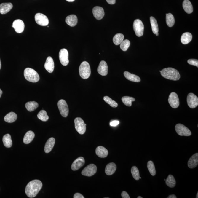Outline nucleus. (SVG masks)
<instances>
[{"label": "nucleus", "mask_w": 198, "mask_h": 198, "mask_svg": "<svg viewBox=\"0 0 198 198\" xmlns=\"http://www.w3.org/2000/svg\"><path fill=\"white\" fill-rule=\"evenodd\" d=\"M42 183L39 180H32L27 184L25 192L27 196L29 198L36 197L42 187Z\"/></svg>", "instance_id": "1"}, {"label": "nucleus", "mask_w": 198, "mask_h": 198, "mask_svg": "<svg viewBox=\"0 0 198 198\" xmlns=\"http://www.w3.org/2000/svg\"><path fill=\"white\" fill-rule=\"evenodd\" d=\"M160 72L162 76L167 79L177 81L181 78L178 71L172 68H165L162 69Z\"/></svg>", "instance_id": "2"}, {"label": "nucleus", "mask_w": 198, "mask_h": 198, "mask_svg": "<svg viewBox=\"0 0 198 198\" xmlns=\"http://www.w3.org/2000/svg\"><path fill=\"white\" fill-rule=\"evenodd\" d=\"M25 78L29 82L36 83L39 80L40 77L38 73L33 69L27 68L24 71Z\"/></svg>", "instance_id": "3"}, {"label": "nucleus", "mask_w": 198, "mask_h": 198, "mask_svg": "<svg viewBox=\"0 0 198 198\" xmlns=\"http://www.w3.org/2000/svg\"><path fill=\"white\" fill-rule=\"evenodd\" d=\"M79 73L80 77L84 79L89 78L91 71L89 63L86 61H83L81 63L79 68Z\"/></svg>", "instance_id": "4"}, {"label": "nucleus", "mask_w": 198, "mask_h": 198, "mask_svg": "<svg viewBox=\"0 0 198 198\" xmlns=\"http://www.w3.org/2000/svg\"><path fill=\"white\" fill-rule=\"evenodd\" d=\"M76 130L79 134L83 135L86 131V124L84 121L80 117H77L74 120Z\"/></svg>", "instance_id": "5"}, {"label": "nucleus", "mask_w": 198, "mask_h": 198, "mask_svg": "<svg viewBox=\"0 0 198 198\" xmlns=\"http://www.w3.org/2000/svg\"><path fill=\"white\" fill-rule=\"evenodd\" d=\"M133 29L137 36L141 37L143 35L144 27L143 23L140 20L136 19L134 21Z\"/></svg>", "instance_id": "6"}, {"label": "nucleus", "mask_w": 198, "mask_h": 198, "mask_svg": "<svg viewBox=\"0 0 198 198\" xmlns=\"http://www.w3.org/2000/svg\"><path fill=\"white\" fill-rule=\"evenodd\" d=\"M57 106L59 110L60 114L63 117H66L69 114V108L66 100H61L57 103Z\"/></svg>", "instance_id": "7"}, {"label": "nucleus", "mask_w": 198, "mask_h": 198, "mask_svg": "<svg viewBox=\"0 0 198 198\" xmlns=\"http://www.w3.org/2000/svg\"><path fill=\"white\" fill-rule=\"evenodd\" d=\"M176 132L179 135L181 136H190L191 135L190 130L184 125L178 124L175 127Z\"/></svg>", "instance_id": "8"}, {"label": "nucleus", "mask_w": 198, "mask_h": 198, "mask_svg": "<svg viewBox=\"0 0 198 198\" xmlns=\"http://www.w3.org/2000/svg\"><path fill=\"white\" fill-rule=\"evenodd\" d=\"M97 171V166L94 164H92L87 165L83 170L82 174L87 177H92L96 173Z\"/></svg>", "instance_id": "9"}, {"label": "nucleus", "mask_w": 198, "mask_h": 198, "mask_svg": "<svg viewBox=\"0 0 198 198\" xmlns=\"http://www.w3.org/2000/svg\"><path fill=\"white\" fill-rule=\"evenodd\" d=\"M35 20L37 24L42 26H47L49 24V20L47 17L41 13L36 14L35 17Z\"/></svg>", "instance_id": "10"}, {"label": "nucleus", "mask_w": 198, "mask_h": 198, "mask_svg": "<svg viewBox=\"0 0 198 198\" xmlns=\"http://www.w3.org/2000/svg\"><path fill=\"white\" fill-rule=\"evenodd\" d=\"M187 101L188 106L191 109H194L198 106V97L193 93H190L188 94Z\"/></svg>", "instance_id": "11"}, {"label": "nucleus", "mask_w": 198, "mask_h": 198, "mask_svg": "<svg viewBox=\"0 0 198 198\" xmlns=\"http://www.w3.org/2000/svg\"><path fill=\"white\" fill-rule=\"evenodd\" d=\"M168 103L172 108L176 109L179 106V100L178 96L175 92L170 94L168 99Z\"/></svg>", "instance_id": "12"}, {"label": "nucleus", "mask_w": 198, "mask_h": 198, "mask_svg": "<svg viewBox=\"0 0 198 198\" xmlns=\"http://www.w3.org/2000/svg\"><path fill=\"white\" fill-rule=\"evenodd\" d=\"M69 54L67 50L63 49L60 50L59 55L60 63L64 66H67L69 64Z\"/></svg>", "instance_id": "13"}, {"label": "nucleus", "mask_w": 198, "mask_h": 198, "mask_svg": "<svg viewBox=\"0 0 198 198\" xmlns=\"http://www.w3.org/2000/svg\"><path fill=\"white\" fill-rule=\"evenodd\" d=\"M12 27L14 28L15 31L17 33H21L24 30V23L21 20H16L13 22Z\"/></svg>", "instance_id": "14"}, {"label": "nucleus", "mask_w": 198, "mask_h": 198, "mask_svg": "<svg viewBox=\"0 0 198 198\" xmlns=\"http://www.w3.org/2000/svg\"><path fill=\"white\" fill-rule=\"evenodd\" d=\"M92 13L94 17L98 20L102 19L105 15L103 8L100 7H94L92 9Z\"/></svg>", "instance_id": "15"}, {"label": "nucleus", "mask_w": 198, "mask_h": 198, "mask_svg": "<svg viewBox=\"0 0 198 198\" xmlns=\"http://www.w3.org/2000/svg\"><path fill=\"white\" fill-rule=\"evenodd\" d=\"M85 164L84 157H80L74 161L72 164L71 168L73 171H76L83 167Z\"/></svg>", "instance_id": "16"}, {"label": "nucleus", "mask_w": 198, "mask_h": 198, "mask_svg": "<svg viewBox=\"0 0 198 198\" xmlns=\"http://www.w3.org/2000/svg\"><path fill=\"white\" fill-rule=\"evenodd\" d=\"M97 72L100 75L103 76L107 75L108 72V66L106 61H100L97 68Z\"/></svg>", "instance_id": "17"}, {"label": "nucleus", "mask_w": 198, "mask_h": 198, "mask_svg": "<svg viewBox=\"0 0 198 198\" xmlns=\"http://www.w3.org/2000/svg\"><path fill=\"white\" fill-rule=\"evenodd\" d=\"M45 68L49 73H52L55 68V63L52 57H47L44 64Z\"/></svg>", "instance_id": "18"}, {"label": "nucleus", "mask_w": 198, "mask_h": 198, "mask_svg": "<svg viewBox=\"0 0 198 198\" xmlns=\"http://www.w3.org/2000/svg\"><path fill=\"white\" fill-rule=\"evenodd\" d=\"M13 7V4L12 3H2L0 4V13L2 15L5 14L10 12Z\"/></svg>", "instance_id": "19"}, {"label": "nucleus", "mask_w": 198, "mask_h": 198, "mask_svg": "<svg viewBox=\"0 0 198 198\" xmlns=\"http://www.w3.org/2000/svg\"><path fill=\"white\" fill-rule=\"evenodd\" d=\"M198 165V154H196L190 158L188 163L189 168L193 169L197 167Z\"/></svg>", "instance_id": "20"}, {"label": "nucleus", "mask_w": 198, "mask_h": 198, "mask_svg": "<svg viewBox=\"0 0 198 198\" xmlns=\"http://www.w3.org/2000/svg\"><path fill=\"white\" fill-rule=\"evenodd\" d=\"M78 19L76 15H72L66 17V22L68 25L74 27L78 23Z\"/></svg>", "instance_id": "21"}, {"label": "nucleus", "mask_w": 198, "mask_h": 198, "mask_svg": "<svg viewBox=\"0 0 198 198\" xmlns=\"http://www.w3.org/2000/svg\"><path fill=\"white\" fill-rule=\"evenodd\" d=\"M96 154L100 158H105L107 157L108 154V150L102 146H99L96 148Z\"/></svg>", "instance_id": "22"}, {"label": "nucleus", "mask_w": 198, "mask_h": 198, "mask_svg": "<svg viewBox=\"0 0 198 198\" xmlns=\"http://www.w3.org/2000/svg\"><path fill=\"white\" fill-rule=\"evenodd\" d=\"M55 143V139L54 138H50L46 143L44 147V151L46 153L50 152L53 148Z\"/></svg>", "instance_id": "23"}, {"label": "nucleus", "mask_w": 198, "mask_h": 198, "mask_svg": "<svg viewBox=\"0 0 198 198\" xmlns=\"http://www.w3.org/2000/svg\"><path fill=\"white\" fill-rule=\"evenodd\" d=\"M124 75L125 78L130 81L137 83L140 82V77L137 75L131 74L127 71H125L124 73Z\"/></svg>", "instance_id": "24"}, {"label": "nucleus", "mask_w": 198, "mask_h": 198, "mask_svg": "<svg viewBox=\"0 0 198 198\" xmlns=\"http://www.w3.org/2000/svg\"><path fill=\"white\" fill-rule=\"evenodd\" d=\"M116 169V165L115 163H110L107 165L106 169H105V172H106L107 175H112L115 173Z\"/></svg>", "instance_id": "25"}, {"label": "nucleus", "mask_w": 198, "mask_h": 198, "mask_svg": "<svg viewBox=\"0 0 198 198\" xmlns=\"http://www.w3.org/2000/svg\"><path fill=\"white\" fill-rule=\"evenodd\" d=\"M35 136L34 133L33 131H28L23 138V142L26 144L31 143L34 138Z\"/></svg>", "instance_id": "26"}, {"label": "nucleus", "mask_w": 198, "mask_h": 198, "mask_svg": "<svg viewBox=\"0 0 198 198\" xmlns=\"http://www.w3.org/2000/svg\"><path fill=\"white\" fill-rule=\"evenodd\" d=\"M192 39V35L189 32H185L182 34L181 37V41L182 44H188Z\"/></svg>", "instance_id": "27"}, {"label": "nucleus", "mask_w": 198, "mask_h": 198, "mask_svg": "<svg viewBox=\"0 0 198 198\" xmlns=\"http://www.w3.org/2000/svg\"><path fill=\"white\" fill-rule=\"evenodd\" d=\"M183 7L185 11L188 14H191L193 12L192 5L189 0H184L183 2Z\"/></svg>", "instance_id": "28"}, {"label": "nucleus", "mask_w": 198, "mask_h": 198, "mask_svg": "<svg viewBox=\"0 0 198 198\" xmlns=\"http://www.w3.org/2000/svg\"><path fill=\"white\" fill-rule=\"evenodd\" d=\"M17 118V116L15 112H10L5 116L4 117V120L8 123H13L15 121Z\"/></svg>", "instance_id": "29"}, {"label": "nucleus", "mask_w": 198, "mask_h": 198, "mask_svg": "<svg viewBox=\"0 0 198 198\" xmlns=\"http://www.w3.org/2000/svg\"><path fill=\"white\" fill-rule=\"evenodd\" d=\"M3 142L4 146L7 148H10L12 146V140L10 134L5 135L3 138Z\"/></svg>", "instance_id": "30"}, {"label": "nucleus", "mask_w": 198, "mask_h": 198, "mask_svg": "<svg viewBox=\"0 0 198 198\" xmlns=\"http://www.w3.org/2000/svg\"><path fill=\"white\" fill-rule=\"evenodd\" d=\"M150 19L152 32L156 35V33H159L158 25L157 21L154 17L152 16L150 17Z\"/></svg>", "instance_id": "31"}, {"label": "nucleus", "mask_w": 198, "mask_h": 198, "mask_svg": "<svg viewBox=\"0 0 198 198\" xmlns=\"http://www.w3.org/2000/svg\"><path fill=\"white\" fill-rule=\"evenodd\" d=\"M39 106V104L37 102L30 101L27 102L25 104V107L29 112H32L36 109Z\"/></svg>", "instance_id": "32"}, {"label": "nucleus", "mask_w": 198, "mask_h": 198, "mask_svg": "<svg viewBox=\"0 0 198 198\" xmlns=\"http://www.w3.org/2000/svg\"><path fill=\"white\" fill-rule=\"evenodd\" d=\"M167 186L170 188H173L175 186L176 182L174 176L171 175H169L167 178L165 180Z\"/></svg>", "instance_id": "33"}, {"label": "nucleus", "mask_w": 198, "mask_h": 198, "mask_svg": "<svg viewBox=\"0 0 198 198\" xmlns=\"http://www.w3.org/2000/svg\"><path fill=\"white\" fill-rule=\"evenodd\" d=\"M124 39V36L122 33H117L114 37V43L116 45H119L121 43Z\"/></svg>", "instance_id": "34"}, {"label": "nucleus", "mask_w": 198, "mask_h": 198, "mask_svg": "<svg viewBox=\"0 0 198 198\" xmlns=\"http://www.w3.org/2000/svg\"><path fill=\"white\" fill-rule=\"evenodd\" d=\"M166 21L167 25L170 27L174 26L175 20L173 15L171 13L166 14Z\"/></svg>", "instance_id": "35"}, {"label": "nucleus", "mask_w": 198, "mask_h": 198, "mask_svg": "<svg viewBox=\"0 0 198 198\" xmlns=\"http://www.w3.org/2000/svg\"><path fill=\"white\" fill-rule=\"evenodd\" d=\"M122 101L125 105L127 106H131L132 102L135 101V100L133 97L129 96H124L122 98Z\"/></svg>", "instance_id": "36"}, {"label": "nucleus", "mask_w": 198, "mask_h": 198, "mask_svg": "<svg viewBox=\"0 0 198 198\" xmlns=\"http://www.w3.org/2000/svg\"><path fill=\"white\" fill-rule=\"evenodd\" d=\"M37 116L39 119L43 122L47 121L49 120V117L48 116L47 112L44 110H42L39 112Z\"/></svg>", "instance_id": "37"}, {"label": "nucleus", "mask_w": 198, "mask_h": 198, "mask_svg": "<svg viewBox=\"0 0 198 198\" xmlns=\"http://www.w3.org/2000/svg\"><path fill=\"white\" fill-rule=\"evenodd\" d=\"M148 168L150 174L153 176H155L156 174V171L154 164L152 161H149L148 163Z\"/></svg>", "instance_id": "38"}, {"label": "nucleus", "mask_w": 198, "mask_h": 198, "mask_svg": "<svg viewBox=\"0 0 198 198\" xmlns=\"http://www.w3.org/2000/svg\"><path fill=\"white\" fill-rule=\"evenodd\" d=\"M131 173L133 177L136 180L140 179V174L138 168L136 166H133L131 168Z\"/></svg>", "instance_id": "39"}, {"label": "nucleus", "mask_w": 198, "mask_h": 198, "mask_svg": "<svg viewBox=\"0 0 198 198\" xmlns=\"http://www.w3.org/2000/svg\"><path fill=\"white\" fill-rule=\"evenodd\" d=\"M103 100L106 103L109 104L113 108H116L118 106V104L114 100H112V99L108 96H105L103 97Z\"/></svg>", "instance_id": "40"}, {"label": "nucleus", "mask_w": 198, "mask_h": 198, "mask_svg": "<svg viewBox=\"0 0 198 198\" xmlns=\"http://www.w3.org/2000/svg\"><path fill=\"white\" fill-rule=\"evenodd\" d=\"M120 49L123 51H126L130 45V42L127 39L124 40L120 44Z\"/></svg>", "instance_id": "41"}, {"label": "nucleus", "mask_w": 198, "mask_h": 198, "mask_svg": "<svg viewBox=\"0 0 198 198\" xmlns=\"http://www.w3.org/2000/svg\"><path fill=\"white\" fill-rule=\"evenodd\" d=\"M188 63L189 64L194 66L198 67V60L194 59H191L188 60Z\"/></svg>", "instance_id": "42"}, {"label": "nucleus", "mask_w": 198, "mask_h": 198, "mask_svg": "<svg viewBox=\"0 0 198 198\" xmlns=\"http://www.w3.org/2000/svg\"><path fill=\"white\" fill-rule=\"evenodd\" d=\"M119 122L118 120H114L111 122L110 123V125L111 126L115 127L117 126L119 124Z\"/></svg>", "instance_id": "43"}, {"label": "nucleus", "mask_w": 198, "mask_h": 198, "mask_svg": "<svg viewBox=\"0 0 198 198\" xmlns=\"http://www.w3.org/2000/svg\"><path fill=\"white\" fill-rule=\"evenodd\" d=\"M122 197L123 198H130L129 195L127 192L123 191L122 193Z\"/></svg>", "instance_id": "44"}, {"label": "nucleus", "mask_w": 198, "mask_h": 198, "mask_svg": "<svg viewBox=\"0 0 198 198\" xmlns=\"http://www.w3.org/2000/svg\"><path fill=\"white\" fill-rule=\"evenodd\" d=\"M74 198H84V197L80 193H75L74 196Z\"/></svg>", "instance_id": "45"}, {"label": "nucleus", "mask_w": 198, "mask_h": 198, "mask_svg": "<svg viewBox=\"0 0 198 198\" xmlns=\"http://www.w3.org/2000/svg\"><path fill=\"white\" fill-rule=\"evenodd\" d=\"M107 2L110 4H115L116 0H106Z\"/></svg>", "instance_id": "46"}, {"label": "nucleus", "mask_w": 198, "mask_h": 198, "mask_svg": "<svg viewBox=\"0 0 198 198\" xmlns=\"http://www.w3.org/2000/svg\"><path fill=\"white\" fill-rule=\"evenodd\" d=\"M168 198H177V197H176V196L174 194H172L171 195L168 196Z\"/></svg>", "instance_id": "47"}, {"label": "nucleus", "mask_w": 198, "mask_h": 198, "mask_svg": "<svg viewBox=\"0 0 198 198\" xmlns=\"http://www.w3.org/2000/svg\"><path fill=\"white\" fill-rule=\"evenodd\" d=\"M2 90H1V89H0V98L1 97V95H2Z\"/></svg>", "instance_id": "48"}, {"label": "nucleus", "mask_w": 198, "mask_h": 198, "mask_svg": "<svg viewBox=\"0 0 198 198\" xmlns=\"http://www.w3.org/2000/svg\"><path fill=\"white\" fill-rule=\"evenodd\" d=\"M66 1H68V2H73L75 1V0H66Z\"/></svg>", "instance_id": "49"}, {"label": "nucleus", "mask_w": 198, "mask_h": 198, "mask_svg": "<svg viewBox=\"0 0 198 198\" xmlns=\"http://www.w3.org/2000/svg\"><path fill=\"white\" fill-rule=\"evenodd\" d=\"M1 59H0V69H1Z\"/></svg>", "instance_id": "50"}, {"label": "nucleus", "mask_w": 198, "mask_h": 198, "mask_svg": "<svg viewBox=\"0 0 198 198\" xmlns=\"http://www.w3.org/2000/svg\"><path fill=\"white\" fill-rule=\"evenodd\" d=\"M196 198H198V193L197 192V195H196Z\"/></svg>", "instance_id": "51"}, {"label": "nucleus", "mask_w": 198, "mask_h": 198, "mask_svg": "<svg viewBox=\"0 0 198 198\" xmlns=\"http://www.w3.org/2000/svg\"><path fill=\"white\" fill-rule=\"evenodd\" d=\"M137 198H143V197H141V196H139L137 197Z\"/></svg>", "instance_id": "52"}, {"label": "nucleus", "mask_w": 198, "mask_h": 198, "mask_svg": "<svg viewBox=\"0 0 198 198\" xmlns=\"http://www.w3.org/2000/svg\"><path fill=\"white\" fill-rule=\"evenodd\" d=\"M159 33H157L156 34V36H158L159 35Z\"/></svg>", "instance_id": "53"}]
</instances>
